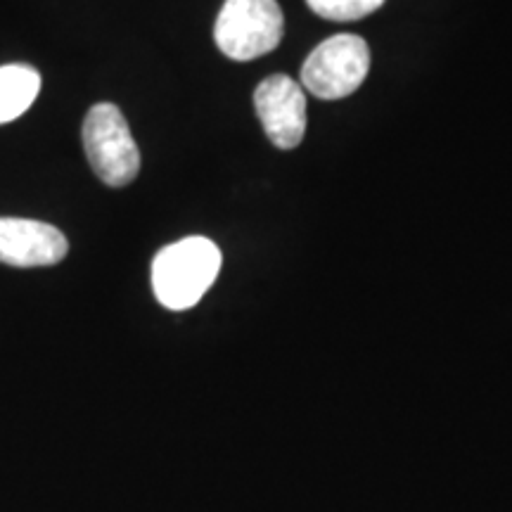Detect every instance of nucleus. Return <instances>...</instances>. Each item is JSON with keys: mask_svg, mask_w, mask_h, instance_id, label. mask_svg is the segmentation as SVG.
<instances>
[{"mask_svg": "<svg viewBox=\"0 0 512 512\" xmlns=\"http://www.w3.org/2000/svg\"><path fill=\"white\" fill-rule=\"evenodd\" d=\"M221 271V249L209 238H183L157 252L152 261V290L171 311L192 309Z\"/></svg>", "mask_w": 512, "mask_h": 512, "instance_id": "f257e3e1", "label": "nucleus"}, {"mask_svg": "<svg viewBox=\"0 0 512 512\" xmlns=\"http://www.w3.org/2000/svg\"><path fill=\"white\" fill-rule=\"evenodd\" d=\"M285 17L278 0H226L214 27L216 46L235 62H249L280 46Z\"/></svg>", "mask_w": 512, "mask_h": 512, "instance_id": "f03ea898", "label": "nucleus"}, {"mask_svg": "<svg viewBox=\"0 0 512 512\" xmlns=\"http://www.w3.org/2000/svg\"><path fill=\"white\" fill-rule=\"evenodd\" d=\"M83 147L91 169L110 188H124L136 181L140 152L128 121L117 105H93L83 121Z\"/></svg>", "mask_w": 512, "mask_h": 512, "instance_id": "7ed1b4c3", "label": "nucleus"}, {"mask_svg": "<svg viewBox=\"0 0 512 512\" xmlns=\"http://www.w3.org/2000/svg\"><path fill=\"white\" fill-rule=\"evenodd\" d=\"M370 72V48L361 36L339 34L323 41L302 69V83L320 100L356 93Z\"/></svg>", "mask_w": 512, "mask_h": 512, "instance_id": "20e7f679", "label": "nucleus"}, {"mask_svg": "<svg viewBox=\"0 0 512 512\" xmlns=\"http://www.w3.org/2000/svg\"><path fill=\"white\" fill-rule=\"evenodd\" d=\"M254 107L268 140L280 150H294L306 133V95L297 81L273 74L259 83Z\"/></svg>", "mask_w": 512, "mask_h": 512, "instance_id": "39448f33", "label": "nucleus"}, {"mask_svg": "<svg viewBox=\"0 0 512 512\" xmlns=\"http://www.w3.org/2000/svg\"><path fill=\"white\" fill-rule=\"evenodd\" d=\"M62 230L43 221L0 219V264L34 268L55 266L67 256Z\"/></svg>", "mask_w": 512, "mask_h": 512, "instance_id": "423d86ee", "label": "nucleus"}, {"mask_svg": "<svg viewBox=\"0 0 512 512\" xmlns=\"http://www.w3.org/2000/svg\"><path fill=\"white\" fill-rule=\"evenodd\" d=\"M41 93V74L29 64L0 67V124L22 117Z\"/></svg>", "mask_w": 512, "mask_h": 512, "instance_id": "0eeeda50", "label": "nucleus"}, {"mask_svg": "<svg viewBox=\"0 0 512 512\" xmlns=\"http://www.w3.org/2000/svg\"><path fill=\"white\" fill-rule=\"evenodd\" d=\"M316 15L330 22H356L380 10L384 0H306Z\"/></svg>", "mask_w": 512, "mask_h": 512, "instance_id": "6e6552de", "label": "nucleus"}]
</instances>
